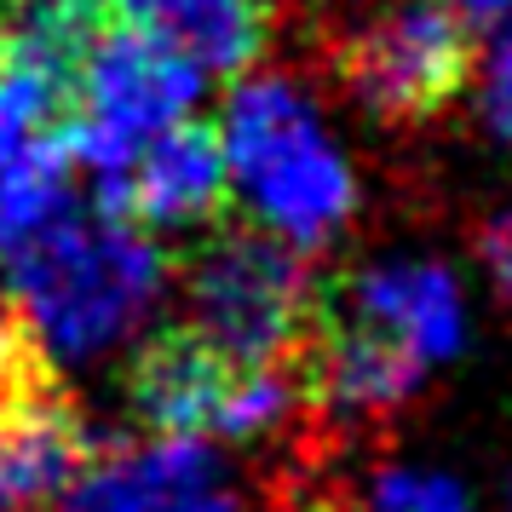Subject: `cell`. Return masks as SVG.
<instances>
[{
	"label": "cell",
	"instance_id": "obj_14",
	"mask_svg": "<svg viewBox=\"0 0 512 512\" xmlns=\"http://www.w3.org/2000/svg\"><path fill=\"white\" fill-rule=\"evenodd\" d=\"M484 121L501 133V139H512V29L507 41L495 47V58H489V81H484Z\"/></svg>",
	"mask_w": 512,
	"mask_h": 512
},
{
	"label": "cell",
	"instance_id": "obj_8",
	"mask_svg": "<svg viewBox=\"0 0 512 512\" xmlns=\"http://www.w3.org/2000/svg\"><path fill=\"white\" fill-rule=\"evenodd\" d=\"M93 202L116 219L150 231H190V225H219L231 213V162L219 121L179 116L144 144L116 179L93 185Z\"/></svg>",
	"mask_w": 512,
	"mask_h": 512
},
{
	"label": "cell",
	"instance_id": "obj_13",
	"mask_svg": "<svg viewBox=\"0 0 512 512\" xmlns=\"http://www.w3.org/2000/svg\"><path fill=\"white\" fill-rule=\"evenodd\" d=\"M380 512H466V501L438 478H415V472H397L380 484Z\"/></svg>",
	"mask_w": 512,
	"mask_h": 512
},
{
	"label": "cell",
	"instance_id": "obj_4",
	"mask_svg": "<svg viewBox=\"0 0 512 512\" xmlns=\"http://www.w3.org/2000/svg\"><path fill=\"white\" fill-rule=\"evenodd\" d=\"M196 93H202V70L185 52H173L162 35L110 12L104 29L93 35V47L75 64V87H70L75 162L93 173V185L116 179L162 127L185 116Z\"/></svg>",
	"mask_w": 512,
	"mask_h": 512
},
{
	"label": "cell",
	"instance_id": "obj_5",
	"mask_svg": "<svg viewBox=\"0 0 512 512\" xmlns=\"http://www.w3.org/2000/svg\"><path fill=\"white\" fill-rule=\"evenodd\" d=\"M185 294L196 311L190 328H202L213 346L265 363V369H282L288 357H300L317 282L305 277L294 242H282L277 231L219 225L190 254Z\"/></svg>",
	"mask_w": 512,
	"mask_h": 512
},
{
	"label": "cell",
	"instance_id": "obj_12",
	"mask_svg": "<svg viewBox=\"0 0 512 512\" xmlns=\"http://www.w3.org/2000/svg\"><path fill=\"white\" fill-rule=\"evenodd\" d=\"M41 144H70V75L0 29V173Z\"/></svg>",
	"mask_w": 512,
	"mask_h": 512
},
{
	"label": "cell",
	"instance_id": "obj_3",
	"mask_svg": "<svg viewBox=\"0 0 512 512\" xmlns=\"http://www.w3.org/2000/svg\"><path fill=\"white\" fill-rule=\"evenodd\" d=\"M219 139L231 179H242L265 231L311 248L346 225L351 173L294 87L242 81L219 116Z\"/></svg>",
	"mask_w": 512,
	"mask_h": 512
},
{
	"label": "cell",
	"instance_id": "obj_2",
	"mask_svg": "<svg viewBox=\"0 0 512 512\" xmlns=\"http://www.w3.org/2000/svg\"><path fill=\"white\" fill-rule=\"evenodd\" d=\"M461 346V294L438 265H386L317 282L300 380L340 409H386Z\"/></svg>",
	"mask_w": 512,
	"mask_h": 512
},
{
	"label": "cell",
	"instance_id": "obj_10",
	"mask_svg": "<svg viewBox=\"0 0 512 512\" xmlns=\"http://www.w3.org/2000/svg\"><path fill=\"white\" fill-rule=\"evenodd\" d=\"M98 449L64 386L0 415V512H41L81 478Z\"/></svg>",
	"mask_w": 512,
	"mask_h": 512
},
{
	"label": "cell",
	"instance_id": "obj_6",
	"mask_svg": "<svg viewBox=\"0 0 512 512\" xmlns=\"http://www.w3.org/2000/svg\"><path fill=\"white\" fill-rule=\"evenodd\" d=\"M127 403L162 438H248L282 415L288 380L179 323L139 346L127 369Z\"/></svg>",
	"mask_w": 512,
	"mask_h": 512
},
{
	"label": "cell",
	"instance_id": "obj_1",
	"mask_svg": "<svg viewBox=\"0 0 512 512\" xmlns=\"http://www.w3.org/2000/svg\"><path fill=\"white\" fill-rule=\"evenodd\" d=\"M70 144L0 173V259L35 334L64 357L110 346L162 288V248L81 190Z\"/></svg>",
	"mask_w": 512,
	"mask_h": 512
},
{
	"label": "cell",
	"instance_id": "obj_11",
	"mask_svg": "<svg viewBox=\"0 0 512 512\" xmlns=\"http://www.w3.org/2000/svg\"><path fill=\"white\" fill-rule=\"evenodd\" d=\"M110 12L162 35L202 75L248 70L271 29V0H110Z\"/></svg>",
	"mask_w": 512,
	"mask_h": 512
},
{
	"label": "cell",
	"instance_id": "obj_15",
	"mask_svg": "<svg viewBox=\"0 0 512 512\" xmlns=\"http://www.w3.org/2000/svg\"><path fill=\"white\" fill-rule=\"evenodd\" d=\"M484 259H489V271H495V282L512 294V213L484 231Z\"/></svg>",
	"mask_w": 512,
	"mask_h": 512
},
{
	"label": "cell",
	"instance_id": "obj_9",
	"mask_svg": "<svg viewBox=\"0 0 512 512\" xmlns=\"http://www.w3.org/2000/svg\"><path fill=\"white\" fill-rule=\"evenodd\" d=\"M58 512H236V478L196 438L121 443L81 466Z\"/></svg>",
	"mask_w": 512,
	"mask_h": 512
},
{
	"label": "cell",
	"instance_id": "obj_7",
	"mask_svg": "<svg viewBox=\"0 0 512 512\" xmlns=\"http://www.w3.org/2000/svg\"><path fill=\"white\" fill-rule=\"evenodd\" d=\"M478 64V35L455 0H392L369 24L346 35L340 75L374 116L432 121L466 93Z\"/></svg>",
	"mask_w": 512,
	"mask_h": 512
}]
</instances>
